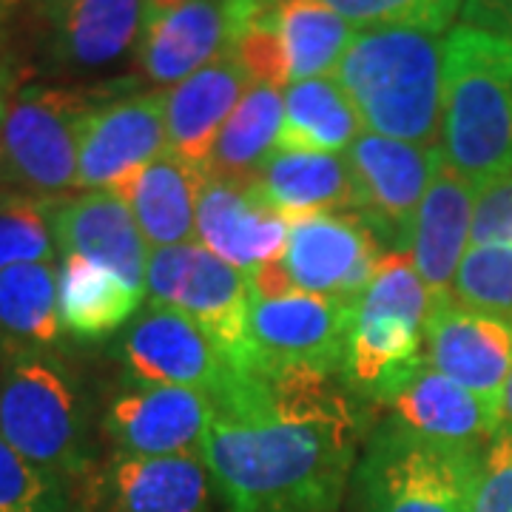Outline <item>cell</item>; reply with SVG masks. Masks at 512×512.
<instances>
[{
  "mask_svg": "<svg viewBox=\"0 0 512 512\" xmlns=\"http://www.w3.org/2000/svg\"><path fill=\"white\" fill-rule=\"evenodd\" d=\"M441 157L481 185L512 174V40L456 23L444 35Z\"/></svg>",
  "mask_w": 512,
  "mask_h": 512,
  "instance_id": "3",
  "label": "cell"
},
{
  "mask_svg": "<svg viewBox=\"0 0 512 512\" xmlns=\"http://www.w3.org/2000/svg\"><path fill=\"white\" fill-rule=\"evenodd\" d=\"M356 29L367 26H416L447 35L461 18L464 0H325Z\"/></svg>",
  "mask_w": 512,
  "mask_h": 512,
  "instance_id": "34",
  "label": "cell"
},
{
  "mask_svg": "<svg viewBox=\"0 0 512 512\" xmlns=\"http://www.w3.org/2000/svg\"><path fill=\"white\" fill-rule=\"evenodd\" d=\"M473 245H507V248H512V174L481 185L476 191Z\"/></svg>",
  "mask_w": 512,
  "mask_h": 512,
  "instance_id": "37",
  "label": "cell"
},
{
  "mask_svg": "<svg viewBox=\"0 0 512 512\" xmlns=\"http://www.w3.org/2000/svg\"><path fill=\"white\" fill-rule=\"evenodd\" d=\"M458 23L512 40V0H464Z\"/></svg>",
  "mask_w": 512,
  "mask_h": 512,
  "instance_id": "38",
  "label": "cell"
},
{
  "mask_svg": "<svg viewBox=\"0 0 512 512\" xmlns=\"http://www.w3.org/2000/svg\"><path fill=\"white\" fill-rule=\"evenodd\" d=\"M484 447H458L416 436L396 419L367 439L356 470L365 512H470Z\"/></svg>",
  "mask_w": 512,
  "mask_h": 512,
  "instance_id": "6",
  "label": "cell"
},
{
  "mask_svg": "<svg viewBox=\"0 0 512 512\" xmlns=\"http://www.w3.org/2000/svg\"><path fill=\"white\" fill-rule=\"evenodd\" d=\"M276 23L291 83L336 74L356 35V26L325 0H279Z\"/></svg>",
  "mask_w": 512,
  "mask_h": 512,
  "instance_id": "29",
  "label": "cell"
},
{
  "mask_svg": "<svg viewBox=\"0 0 512 512\" xmlns=\"http://www.w3.org/2000/svg\"><path fill=\"white\" fill-rule=\"evenodd\" d=\"M342 376L311 365L234 373L214 402L202 461L228 512H336L365 421Z\"/></svg>",
  "mask_w": 512,
  "mask_h": 512,
  "instance_id": "1",
  "label": "cell"
},
{
  "mask_svg": "<svg viewBox=\"0 0 512 512\" xmlns=\"http://www.w3.org/2000/svg\"><path fill=\"white\" fill-rule=\"evenodd\" d=\"M143 293L128 288L123 279L69 254L60 268V328L77 339H103L123 328L140 308Z\"/></svg>",
  "mask_w": 512,
  "mask_h": 512,
  "instance_id": "28",
  "label": "cell"
},
{
  "mask_svg": "<svg viewBox=\"0 0 512 512\" xmlns=\"http://www.w3.org/2000/svg\"><path fill=\"white\" fill-rule=\"evenodd\" d=\"M285 120V89L254 83L242 97L214 143L205 165L208 180H239L256 183L259 171L279 148Z\"/></svg>",
  "mask_w": 512,
  "mask_h": 512,
  "instance_id": "27",
  "label": "cell"
},
{
  "mask_svg": "<svg viewBox=\"0 0 512 512\" xmlns=\"http://www.w3.org/2000/svg\"><path fill=\"white\" fill-rule=\"evenodd\" d=\"M265 0H185L174 9H148L137 60L157 86H177L225 52Z\"/></svg>",
  "mask_w": 512,
  "mask_h": 512,
  "instance_id": "11",
  "label": "cell"
},
{
  "mask_svg": "<svg viewBox=\"0 0 512 512\" xmlns=\"http://www.w3.org/2000/svg\"><path fill=\"white\" fill-rule=\"evenodd\" d=\"M214 421L208 393L171 384H134L106 410L103 430L126 456H202Z\"/></svg>",
  "mask_w": 512,
  "mask_h": 512,
  "instance_id": "14",
  "label": "cell"
},
{
  "mask_svg": "<svg viewBox=\"0 0 512 512\" xmlns=\"http://www.w3.org/2000/svg\"><path fill=\"white\" fill-rule=\"evenodd\" d=\"M288 234L291 222L268 205L254 183L205 177L197 205V242L211 254L242 274H254L262 262L285 254Z\"/></svg>",
  "mask_w": 512,
  "mask_h": 512,
  "instance_id": "19",
  "label": "cell"
},
{
  "mask_svg": "<svg viewBox=\"0 0 512 512\" xmlns=\"http://www.w3.org/2000/svg\"><path fill=\"white\" fill-rule=\"evenodd\" d=\"M365 134V120L345 86L330 77L299 80L285 89L282 151L342 154Z\"/></svg>",
  "mask_w": 512,
  "mask_h": 512,
  "instance_id": "26",
  "label": "cell"
},
{
  "mask_svg": "<svg viewBox=\"0 0 512 512\" xmlns=\"http://www.w3.org/2000/svg\"><path fill=\"white\" fill-rule=\"evenodd\" d=\"M254 185L268 205L288 222L313 214L353 211L356 202L353 174L348 157L342 154L276 148Z\"/></svg>",
  "mask_w": 512,
  "mask_h": 512,
  "instance_id": "25",
  "label": "cell"
},
{
  "mask_svg": "<svg viewBox=\"0 0 512 512\" xmlns=\"http://www.w3.org/2000/svg\"><path fill=\"white\" fill-rule=\"evenodd\" d=\"M384 256L382 245L353 211L313 214L291 222L282 262L296 291L359 302Z\"/></svg>",
  "mask_w": 512,
  "mask_h": 512,
  "instance_id": "13",
  "label": "cell"
},
{
  "mask_svg": "<svg viewBox=\"0 0 512 512\" xmlns=\"http://www.w3.org/2000/svg\"><path fill=\"white\" fill-rule=\"evenodd\" d=\"M251 86L254 80L234 52H225L171 86L165 92L168 151L205 174L222 126Z\"/></svg>",
  "mask_w": 512,
  "mask_h": 512,
  "instance_id": "22",
  "label": "cell"
},
{
  "mask_svg": "<svg viewBox=\"0 0 512 512\" xmlns=\"http://www.w3.org/2000/svg\"><path fill=\"white\" fill-rule=\"evenodd\" d=\"M15 97V77L9 72V66L0 60V126L6 120V111H9V103Z\"/></svg>",
  "mask_w": 512,
  "mask_h": 512,
  "instance_id": "39",
  "label": "cell"
},
{
  "mask_svg": "<svg viewBox=\"0 0 512 512\" xmlns=\"http://www.w3.org/2000/svg\"><path fill=\"white\" fill-rule=\"evenodd\" d=\"M367 131L439 148L444 120V37L416 26L356 29L333 74Z\"/></svg>",
  "mask_w": 512,
  "mask_h": 512,
  "instance_id": "2",
  "label": "cell"
},
{
  "mask_svg": "<svg viewBox=\"0 0 512 512\" xmlns=\"http://www.w3.org/2000/svg\"><path fill=\"white\" fill-rule=\"evenodd\" d=\"M3 12H6V0H0V18H3Z\"/></svg>",
  "mask_w": 512,
  "mask_h": 512,
  "instance_id": "42",
  "label": "cell"
},
{
  "mask_svg": "<svg viewBox=\"0 0 512 512\" xmlns=\"http://www.w3.org/2000/svg\"><path fill=\"white\" fill-rule=\"evenodd\" d=\"M52 202L18 191L0 194V271L52 259Z\"/></svg>",
  "mask_w": 512,
  "mask_h": 512,
  "instance_id": "31",
  "label": "cell"
},
{
  "mask_svg": "<svg viewBox=\"0 0 512 512\" xmlns=\"http://www.w3.org/2000/svg\"><path fill=\"white\" fill-rule=\"evenodd\" d=\"M453 299L464 308L512 319V248L473 245L458 265Z\"/></svg>",
  "mask_w": 512,
  "mask_h": 512,
  "instance_id": "32",
  "label": "cell"
},
{
  "mask_svg": "<svg viewBox=\"0 0 512 512\" xmlns=\"http://www.w3.org/2000/svg\"><path fill=\"white\" fill-rule=\"evenodd\" d=\"M15 3H20V0H6V9H9V6H15Z\"/></svg>",
  "mask_w": 512,
  "mask_h": 512,
  "instance_id": "43",
  "label": "cell"
},
{
  "mask_svg": "<svg viewBox=\"0 0 512 512\" xmlns=\"http://www.w3.org/2000/svg\"><path fill=\"white\" fill-rule=\"evenodd\" d=\"M382 404L421 439L458 447H484L504 427L498 407L439 373L427 359L413 367Z\"/></svg>",
  "mask_w": 512,
  "mask_h": 512,
  "instance_id": "20",
  "label": "cell"
},
{
  "mask_svg": "<svg viewBox=\"0 0 512 512\" xmlns=\"http://www.w3.org/2000/svg\"><path fill=\"white\" fill-rule=\"evenodd\" d=\"M52 23L49 49L66 72H100L140 49L146 0H40Z\"/></svg>",
  "mask_w": 512,
  "mask_h": 512,
  "instance_id": "21",
  "label": "cell"
},
{
  "mask_svg": "<svg viewBox=\"0 0 512 512\" xmlns=\"http://www.w3.org/2000/svg\"><path fill=\"white\" fill-rule=\"evenodd\" d=\"M501 419L504 424H512V376L507 387H504V402H501Z\"/></svg>",
  "mask_w": 512,
  "mask_h": 512,
  "instance_id": "40",
  "label": "cell"
},
{
  "mask_svg": "<svg viewBox=\"0 0 512 512\" xmlns=\"http://www.w3.org/2000/svg\"><path fill=\"white\" fill-rule=\"evenodd\" d=\"M148 9H174V6H180L185 0H146Z\"/></svg>",
  "mask_w": 512,
  "mask_h": 512,
  "instance_id": "41",
  "label": "cell"
},
{
  "mask_svg": "<svg viewBox=\"0 0 512 512\" xmlns=\"http://www.w3.org/2000/svg\"><path fill=\"white\" fill-rule=\"evenodd\" d=\"M276 6L279 0L262 3V9L242 29L234 55L245 66V72L251 74L254 83L285 89L291 86V74H288V57H285V46L279 35V23H276Z\"/></svg>",
  "mask_w": 512,
  "mask_h": 512,
  "instance_id": "35",
  "label": "cell"
},
{
  "mask_svg": "<svg viewBox=\"0 0 512 512\" xmlns=\"http://www.w3.org/2000/svg\"><path fill=\"white\" fill-rule=\"evenodd\" d=\"M441 148H424L365 131L348 148L353 174V214L365 222L384 254H410L413 225Z\"/></svg>",
  "mask_w": 512,
  "mask_h": 512,
  "instance_id": "9",
  "label": "cell"
},
{
  "mask_svg": "<svg viewBox=\"0 0 512 512\" xmlns=\"http://www.w3.org/2000/svg\"><path fill=\"white\" fill-rule=\"evenodd\" d=\"M146 296L148 308H171L194 319L234 373L254 367L248 339L251 282L231 262L200 242L157 248L148 259Z\"/></svg>",
  "mask_w": 512,
  "mask_h": 512,
  "instance_id": "8",
  "label": "cell"
},
{
  "mask_svg": "<svg viewBox=\"0 0 512 512\" xmlns=\"http://www.w3.org/2000/svg\"><path fill=\"white\" fill-rule=\"evenodd\" d=\"M353 316H356L353 302L322 296V293L293 291L279 299L251 296L248 339L256 362L265 365L296 362L342 376Z\"/></svg>",
  "mask_w": 512,
  "mask_h": 512,
  "instance_id": "10",
  "label": "cell"
},
{
  "mask_svg": "<svg viewBox=\"0 0 512 512\" xmlns=\"http://www.w3.org/2000/svg\"><path fill=\"white\" fill-rule=\"evenodd\" d=\"M165 151V92L100 100L80 128L77 188L83 194L114 191L123 177L154 163Z\"/></svg>",
  "mask_w": 512,
  "mask_h": 512,
  "instance_id": "12",
  "label": "cell"
},
{
  "mask_svg": "<svg viewBox=\"0 0 512 512\" xmlns=\"http://www.w3.org/2000/svg\"><path fill=\"white\" fill-rule=\"evenodd\" d=\"M433 308L410 254H384L356 302L342 379L353 393L382 404L424 362V330Z\"/></svg>",
  "mask_w": 512,
  "mask_h": 512,
  "instance_id": "5",
  "label": "cell"
},
{
  "mask_svg": "<svg viewBox=\"0 0 512 512\" xmlns=\"http://www.w3.org/2000/svg\"><path fill=\"white\" fill-rule=\"evenodd\" d=\"M0 333L6 345L46 348L60 336V274L49 262L0 271Z\"/></svg>",
  "mask_w": 512,
  "mask_h": 512,
  "instance_id": "30",
  "label": "cell"
},
{
  "mask_svg": "<svg viewBox=\"0 0 512 512\" xmlns=\"http://www.w3.org/2000/svg\"><path fill=\"white\" fill-rule=\"evenodd\" d=\"M0 436L63 478L92 473L86 413L69 370L35 345H9L0 370Z\"/></svg>",
  "mask_w": 512,
  "mask_h": 512,
  "instance_id": "4",
  "label": "cell"
},
{
  "mask_svg": "<svg viewBox=\"0 0 512 512\" xmlns=\"http://www.w3.org/2000/svg\"><path fill=\"white\" fill-rule=\"evenodd\" d=\"M52 231L66 256H83L123 279L128 288L146 293L151 251L120 194L89 191L74 200L60 197L52 202Z\"/></svg>",
  "mask_w": 512,
  "mask_h": 512,
  "instance_id": "18",
  "label": "cell"
},
{
  "mask_svg": "<svg viewBox=\"0 0 512 512\" xmlns=\"http://www.w3.org/2000/svg\"><path fill=\"white\" fill-rule=\"evenodd\" d=\"M470 512H512V424H504L481 450Z\"/></svg>",
  "mask_w": 512,
  "mask_h": 512,
  "instance_id": "36",
  "label": "cell"
},
{
  "mask_svg": "<svg viewBox=\"0 0 512 512\" xmlns=\"http://www.w3.org/2000/svg\"><path fill=\"white\" fill-rule=\"evenodd\" d=\"M424 359L501 410L512 376V319L464 308L456 299L433 302L424 330Z\"/></svg>",
  "mask_w": 512,
  "mask_h": 512,
  "instance_id": "15",
  "label": "cell"
},
{
  "mask_svg": "<svg viewBox=\"0 0 512 512\" xmlns=\"http://www.w3.org/2000/svg\"><path fill=\"white\" fill-rule=\"evenodd\" d=\"M202 456H126L117 453L86 481V512H211Z\"/></svg>",
  "mask_w": 512,
  "mask_h": 512,
  "instance_id": "16",
  "label": "cell"
},
{
  "mask_svg": "<svg viewBox=\"0 0 512 512\" xmlns=\"http://www.w3.org/2000/svg\"><path fill=\"white\" fill-rule=\"evenodd\" d=\"M100 100L55 86L15 92L0 126V185L40 200L77 188L80 128Z\"/></svg>",
  "mask_w": 512,
  "mask_h": 512,
  "instance_id": "7",
  "label": "cell"
},
{
  "mask_svg": "<svg viewBox=\"0 0 512 512\" xmlns=\"http://www.w3.org/2000/svg\"><path fill=\"white\" fill-rule=\"evenodd\" d=\"M0 512H69L63 478L23 458L0 436Z\"/></svg>",
  "mask_w": 512,
  "mask_h": 512,
  "instance_id": "33",
  "label": "cell"
},
{
  "mask_svg": "<svg viewBox=\"0 0 512 512\" xmlns=\"http://www.w3.org/2000/svg\"><path fill=\"white\" fill-rule=\"evenodd\" d=\"M205 174L177 154L165 151L154 163L131 171L114 185L128 202L148 248H174L197 242V205Z\"/></svg>",
  "mask_w": 512,
  "mask_h": 512,
  "instance_id": "24",
  "label": "cell"
},
{
  "mask_svg": "<svg viewBox=\"0 0 512 512\" xmlns=\"http://www.w3.org/2000/svg\"><path fill=\"white\" fill-rule=\"evenodd\" d=\"M128 373L140 384L191 387L217 396L231 379L205 330L185 313L171 308H148L123 339Z\"/></svg>",
  "mask_w": 512,
  "mask_h": 512,
  "instance_id": "17",
  "label": "cell"
},
{
  "mask_svg": "<svg viewBox=\"0 0 512 512\" xmlns=\"http://www.w3.org/2000/svg\"><path fill=\"white\" fill-rule=\"evenodd\" d=\"M473 211L476 185L464 180L456 168L444 163L430 180L413 225L410 259L433 302L453 299V279L458 265L473 245Z\"/></svg>",
  "mask_w": 512,
  "mask_h": 512,
  "instance_id": "23",
  "label": "cell"
}]
</instances>
